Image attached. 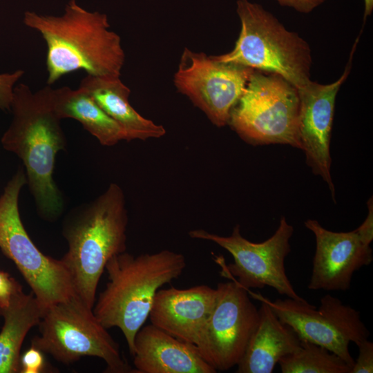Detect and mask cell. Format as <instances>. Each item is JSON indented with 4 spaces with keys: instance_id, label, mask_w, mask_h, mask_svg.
Returning <instances> with one entry per match:
<instances>
[{
    "instance_id": "obj_25",
    "label": "cell",
    "mask_w": 373,
    "mask_h": 373,
    "mask_svg": "<svg viewBox=\"0 0 373 373\" xmlns=\"http://www.w3.org/2000/svg\"><path fill=\"white\" fill-rule=\"evenodd\" d=\"M44 366L42 352L31 346L20 358V372H41Z\"/></svg>"
},
{
    "instance_id": "obj_16",
    "label": "cell",
    "mask_w": 373,
    "mask_h": 373,
    "mask_svg": "<svg viewBox=\"0 0 373 373\" xmlns=\"http://www.w3.org/2000/svg\"><path fill=\"white\" fill-rule=\"evenodd\" d=\"M133 364L137 373H216L193 344L182 341L151 324L142 326L134 339Z\"/></svg>"
},
{
    "instance_id": "obj_13",
    "label": "cell",
    "mask_w": 373,
    "mask_h": 373,
    "mask_svg": "<svg viewBox=\"0 0 373 373\" xmlns=\"http://www.w3.org/2000/svg\"><path fill=\"white\" fill-rule=\"evenodd\" d=\"M358 39L352 48L343 73L335 82L322 84L309 80L297 88L299 95L298 133L300 149L315 175L327 183L333 199L334 185L330 173V140L337 93L347 78Z\"/></svg>"
},
{
    "instance_id": "obj_10",
    "label": "cell",
    "mask_w": 373,
    "mask_h": 373,
    "mask_svg": "<svg viewBox=\"0 0 373 373\" xmlns=\"http://www.w3.org/2000/svg\"><path fill=\"white\" fill-rule=\"evenodd\" d=\"M260 296L300 340L326 348L352 367L355 360L350 354V343L358 345L370 336L360 312L330 294L320 299L318 308L306 300L287 298L273 301Z\"/></svg>"
},
{
    "instance_id": "obj_2",
    "label": "cell",
    "mask_w": 373,
    "mask_h": 373,
    "mask_svg": "<svg viewBox=\"0 0 373 373\" xmlns=\"http://www.w3.org/2000/svg\"><path fill=\"white\" fill-rule=\"evenodd\" d=\"M50 87L32 92L23 83L15 86L10 108L12 117L1 143L22 161L39 213L54 219L64 207L61 193L53 179L55 156L65 148L66 140L61 119L50 104Z\"/></svg>"
},
{
    "instance_id": "obj_18",
    "label": "cell",
    "mask_w": 373,
    "mask_h": 373,
    "mask_svg": "<svg viewBox=\"0 0 373 373\" xmlns=\"http://www.w3.org/2000/svg\"><path fill=\"white\" fill-rule=\"evenodd\" d=\"M87 93L97 104L126 131L128 141L160 138L165 135L162 125L144 117L131 105V90L120 76L87 75L79 87Z\"/></svg>"
},
{
    "instance_id": "obj_4",
    "label": "cell",
    "mask_w": 373,
    "mask_h": 373,
    "mask_svg": "<svg viewBox=\"0 0 373 373\" xmlns=\"http://www.w3.org/2000/svg\"><path fill=\"white\" fill-rule=\"evenodd\" d=\"M186 266L182 254L168 249L136 256L124 251L107 262L108 280L93 311L105 328L121 329L132 356L135 336L149 316L156 292L180 277Z\"/></svg>"
},
{
    "instance_id": "obj_1",
    "label": "cell",
    "mask_w": 373,
    "mask_h": 373,
    "mask_svg": "<svg viewBox=\"0 0 373 373\" xmlns=\"http://www.w3.org/2000/svg\"><path fill=\"white\" fill-rule=\"evenodd\" d=\"M23 21L46 42L48 85L77 70L99 77L121 75L125 53L106 14L88 11L70 0L61 16L26 11Z\"/></svg>"
},
{
    "instance_id": "obj_12",
    "label": "cell",
    "mask_w": 373,
    "mask_h": 373,
    "mask_svg": "<svg viewBox=\"0 0 373 373\" xmlns=\"http://www.w3.org/2000/svg\"><path fill=\"white\" fill-rule=\"evenodd\" d=\"M254 69L216 61L204 52L184 48L174 84L216 126L228 124L230 113L242 95Z\"/></svg>"
},
{
    "instance_id": "obj_24",
    "label": "cell",
    "mask_w": 373,
    "mask_h": 373,
    "mask_svg": "<svg viewBox=\"0 0 373 373\" xmlns=\"http://www.w3.org/2000/svg\"><path fill=\"white\" fill-rule=\"evenodd\" d=\"M358 356L352 367L350 373L373 372V343L365 339L358 345Z\"/></svg>"
},
{
    "instance_id": "obj_26",
    "label": "cell",
    "mask_w": 373,
    "mask_h": 373,
    "mask_svg": "<svg viewBox=\"0 0 373 373\" xmlns=\"http://www.w3.org/2000/svg\"><path fill=\"white\" fill-rule=\"evenodd\" d=\"M368 214L364 222L355 229L359 235L362 241L370 245L373 240V207L372 198H370L368 202Z\"/></svg>"
},
{
    "instance_id": "obj_11",
    "label": "cell",
    "mask_w": 373,
    "mask_h": 373,
    "mask_svg": "<svg viewBox=\"0 0 373 373\" xmlns=\"http://www.w3.org/2000/svg\"><path fill=\"white\" fill-rule=\"evenodd\" d=\"M214 307L194 344L216 372L237 365L258 322V309L236 281L219 283Z\"/></svg>"
},
{
    "instance_id": "obj_7",
    "label": "cell",
    "mask_w": 373,
    "mask_h": 373,
    "mask_svg": "<svg viewBox=\"0 0 373 373\" xmlns=\"http://www.w3.org/2000/svg\"><path fill=\"white\" fill-rule=\"evenodd\" d=\"M32 346L56 360L70 363L85 356L106 364V372H135L122 357L119 346L90 308L75 294L48 307L39 323Z\"/></svg>"
},
{
    "instance_id": "obj_22",
    "label": "cell",
    "mask_w": 373,
    "mask_h": 373,
    "mask_svg": "<svg viewBox=\"0 0 373 373\" xmlns=\"http://www.w3.org/2000/svg\"><path fill=\"white\" fill-rule=\"evenodd\" d=\"M23 74L24 71L20 69L11 73L0 74L1 110L10 111L15 86Z\"/></svg>"
},
{
    "instance_id": "obj_20",
    "label": "cell",
    "mask_w": 373,
    "mask_h": 373,
    "mask_svg": "<svg viewBox=\"0 0 373 373\" xmlns=\"http://www.w3.org/2000/svg\"><path fill=\"white\" fill-rule=\"evenodd\" d=\"M44 311L33 293L23 290L1 316L4 324L0 332V373L20 372V350L29 330L38 325Z\"/></svg>"
},
{
    "instance_id": "obj_5",
    "label": "cell",
    "mask_w": 373,
    "mask_h": 373,
    "mask_svg": "<svg viewBox=\"0 0 373 373\" xmlns=\"http://www.w3.org/2000/svg\"><path fill=\"white\" fill-rule=\"evenodd\" d=\"M236 12L240 31L234 47L213 59L278 75L296 88L311 80L312 51L303 37L260 4L238 0Z\"/></svg>"
},
{
    "instance_id": "obj_3",
    "label": "cell",
    "mask_w": 373,
    "mask_h": 373,
    "mask_svg": "<svg viewBox=\"0 0 373 373\" xmlns=\"http://www.w3.org/2000/svg\"><path fill=\"white\" fill-rule=\"evenodd\" d=\"M127 224L124 194L115 183L94 200L73 209L64 220L62 231L68 248L61 260L76 294L91 309L107 262L126 251Z\"/></svg>"
},
{
    "instance_id": "obj_8",
    "label": "cell",
    "mask_w": 373,
    "mask_h": 373,
    "mask_svg": "<svg viewBox=\"0 0 373 373\" xmlns=\"http://www.w3.org/2000/svg\"><path fill=\"white\" fill-rule=\"evenodd\" d=\"M26 183L25 171L19 166L0 196V249L16 265L44 312L76 293L62 260L44 254L23 227L19 198Z\"/></svg>"
},
{
    "instance_id": "obj_28",
    "label": "cell",
    "mask_w": 373,
    "mask_h": 373,
    "mask_svg": "<svg viewBox=\"0 0 373 373\" xmlns=\"http://www.w3.org/2000/svg\"><path fill=\"white\" fill-rule=\"evenodd\" d=\"M364 15L363 21L365 23L367 17L371 15L373 10V0H364Z\"/></svg>"
},
{
    "instance_id": "obj_6",
    "label": "cell",
    "mask_w": 373,
    "mask_h": 373,
    "mask_svg": "<svg viewBox=\"0 0 373 373\" xmlns=\"http://www.w3.org/2000/svg\"><path fill=\"white\" fill-rule=\"evenodd\" d=\"M299 105L296 86L278 75L254 70L228 124L249 144H289L300 149Z\"/></svg>"
},
{
    "instance_id": "obj_21",
    "label": "cell",
    "mask_w": 373,
    "mask_h": 373,
    "mask_svg": "<svg viewBox=\"0 0 373 373\" xmlns=\"http://www.w3.org/2000/svg\"><path fill=\"white\" fill-rule=\"evenodd\" d=\"M283 373H350V367L338 355L318 345L300 340V347L282 358Z\"/></svg>"
},
{
    "instance_id": "obj_9",
    "label": "cell",
    "mask_w": 373,
    "mask_h": 373,
    "mask_svg": "<svg viewBox=\"0 0 373 373\" xmlns=\"http://www.w3.org/2000/svg\"><path fill=\"white\" fill-rule=\"evenodd\" d=\"M293 233V226L282 216L275 233L262 242H253L245 238L238 224L229 236L203 229L192 230L189 234L192 238L211 241L227 250L233 256V262L226 266L224 272L247 290L269 287L280 295L304 300L295 291L285 268V258L291 251L289 240Z\"/></svg>"
},
{
    "instance_id": "obj_23",
    "label": "cell",
    "mask_w": 373,
    "mask_h": 373,
    "mask_svg": "<svg viewBox=\"0 0 373 373\" xmlns=\"http://www.w3.org/2000/svg\"><path fill=\"white\" fill-rule=\"evenodd\" d=\"M22 291L21 285L6 271L0 270V315L11 305Z\"/></svg>"
},
{
    "instance_id": "obj_27",
    "label": "cell",
    "mask_w": 373,
    "mask_h": 373,
    "mask_svg": "<svg viewBox=\"0 0 373 373\" xmlns=\"http://www.w3.org/2000/svg\"><path fill=\"white\" fill-rule=\"evenodd\" d=\"M283 6L294 9L297 12L308 14L326 0H276Z\"/></svg>"
},
{
    "instance_id": "obj_19",
    "label": "cell",
    "mask_w": 373,
    "mask_h": 373,
    "mask_svg": "<svg viewBox=\"0 0 373 373\" xmlns=\"http://www.w3.org/2000/svg\"><path fill=\"white\" fill-rule=\"evenodd\" d=\"M52 108L61 119H74L104 146H113L121 140L128 141L123 128L110 117L84 90L68 86L50 87Z\"/></svg>"
},
{
    "instance_id": "obj_15",
    "label": "cell",
    "mask_w": 373,
    "mask_h": 373,
    "mask_svg": "<svg viewBox=\"0 0 373 373\" xmlns=\"http://www.w3.org/2000/svg\"><path fill=\"white\" fill-rule=\"evenodd\" d=\"M216 299V288L205 285L160 289L149 317L152 325L194 345L211 314Z\"/></svg>"
},
{
    "instance_id": "obj_14",
    "label": "cell",
    "mask_w": 373,
    "mask_h": 373,
    "mask_svg": "<svg viewBox=\"0 0 373 373\" xmlns=\"http://www.w3.org/2000/svg\"><path fill=\"white\" fill-rule=\"evenodd\" d=\"M305 226L314 235L316 249L312 272L307 288L310 290L347 291L355 271L373 260L370 245L365 244L356 230L334 232L312 219Z\"/></svg>"
},
{
    "instance_id": "obj_17",
    "label": "cell",
    "mask_w": 373,
    "mask_h": 373,
    "mask_svg": "<svg viewBox=\"0 0 373 373\" xmlns=\"http://www.w3.org/2000/svg\"><path fill=\"white\" fill-rule=\"evenodd\" d=\"M258 322L245 354L237 365V373H271L279 361L300 347V339L289 325L280 321L260 296Z\"/></svg>"
}]
</instances>
